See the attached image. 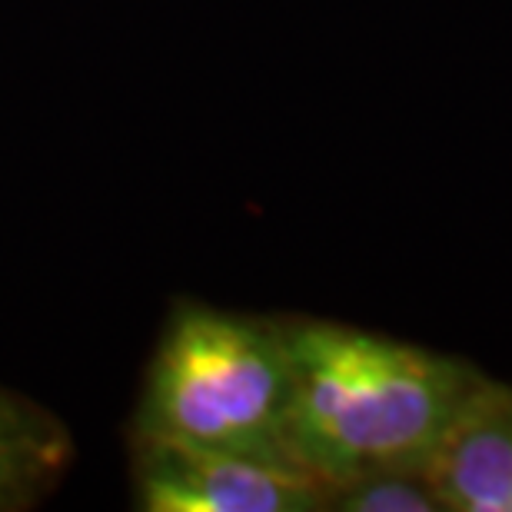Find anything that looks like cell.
I'll return each instance as SVG.
<instances>
[{"instance_id": "6da1fadb", "label": "cell", "mask_w": 512, "mask_h": 512, "mask_svg": "<svg viewBox=\"0 0 512 512\" xmlns=\"http://www.w3.org/2000/svg\"><path fill=\"white\" fill-rule=\"evenodd\" d=\"M286 446L326 493L386 469H429L483 380L453 356L336 323H290Z\"/></svg>"}, {"instance_id": "7a4b0ae2", "label": "cell", "mask_w": 512, "mask_h": 512, "mask_svg": "<svg viewBox=\"0 0 512 512\" xmlns=\"http://www.w3.org/2000/svg\"><path fill=\"white\" fill-rule=\"evenodd\" d=\"M290 386L286 326L187 310L170 326L153 363L143 429L147 439L293 463L286 446Z\"/></svg>"}, {"instance_id": "3957f363", "label": "cell", "mask_w": 512, "mask_h": 512, "mask_svg": "<svg viewBox=\"0 0 512 512\" xmlns=\"http://www.w3.org/2000/svg\"><path fill=\"white\" fill-rule=\"evenodd\" d=\"M140 506L150 512H310L330 493L306 469L233 449L147 439Z\"/></svg>"}, {"instance_id": "277c9868", "label": "cell", "mask_w": 512, "mask_h": 512, "mask_svg": "<svg viewBox=\"0 0 512 512\" xmlns=\"http://www.w3.org/2000/svg\"><path fill=\"white\" fill-rule=\"evenodd\" d=\"M439 506L449 512H512V386L483 380L466 396L429 459Z\"/></svg>"}, {"instance_id": "5b68a950", "label": "cell", "mask_w": 512, "mask_h": 512, "mask_svg": "<svg viewBox=\"0 0 512 512\" xmlns=\"http://www.w3.org/2000/svg\"><path fill=\"white\" fill-rule=\"evenodd\" d=\"M330 509L350 512H436L439 496L426 469H386L330 493Z\"/></svg>"}, {"instance_id": "8992f818", "label": "cell", "mask_w": 512, "mask_h": 512, "mask_svg": "<svg viewBox=\"0 0 512 512\" xmlns=\"http://www.w3.org/2000/svg\"><path fill=\"white\" fill-rule=\"evenodd\" d=\"M57 443L47 429L27 419L10 399L0 396V506L17 499L24 486L50 469Z\"/></svg>"}]
</instances>
